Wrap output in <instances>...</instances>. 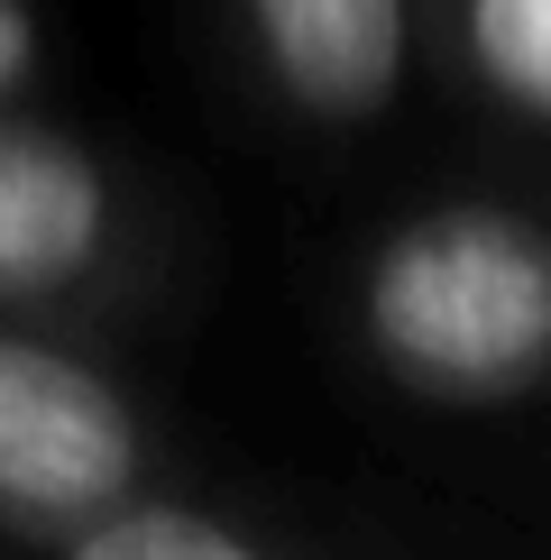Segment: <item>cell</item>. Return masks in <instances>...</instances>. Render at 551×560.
Segmentation results:
<instances>
[{"mask_svg": "<svg viewBox=\"0 0 551 560\" xmlns=\"http://www.w3.org/2000/svg\"><path fill=\"white\" fill-rule=\"evenodd\" d=\"M65 560H276V551L248 542V533L221 524V515L129 497V505H102V515L74 533V551H65Z\"/></svg>", "mask_w": 551, "mask_h": 560, "instance_id": "cell-6", "label": "cell"}, {"mask_svg": "<svg viewBox=\"0 0 551 560\" xmlns=\"http://www.w3.org/2000/svg\"><path fill=\"white\" fill-rule=\"evenodd\" d=\"M37 56V28H28V0H0V92H10L19 74H28Z\"/></svg>", "mask_w": 551, "mask_h": 560, "instance_id": "cell-7", "label": "cell"}, {"mask_svg": "<svg viewBox=\"0 0 551 560\" xmlns=\"http://www.w3.org/2000/svg\"><path fill=\"white\" fill-rule=\"evenodd\" d=\"M423 65L496 138L551 148V0H423Z\"/></svg>", "mask_w": 551, "mask_h": 560, "instance_id": "cell-5", "label": "cell"}, {"mask_svg": "<svg viewBox=\"0 0 551 560\" xmlns=\"http://www.w3.org/2000/svg\"><path fill=\"white\" fill-rule=\"evenodd\" d=\"M350 331L432 413H515L551 395V212L534 194H432L350 267Z\"/></svg>", "mask_w": 551, "mask_h": 560, "instance_id": "cell-1", "label": "cell"}, {"mask_svg": "<svg viewBox=\"0 0 551 560\" xmlns=\"http://www.w3.org/2000/svg\"><path fill=\"white\" fill-rule=\"evenodd\" d=\"M239 28L304 129H377L423 74V0H239Z\"/></svg>", "mask_w": 551, "mask_h": 560, "instance_id": "cell-3", "label": "cell"}, {"mask_svg": "<svg viewBox=\"0 0 551 560\" xmlns=\"http://www.w3.org/2000/svg\"><path fill=\"white\" fill-rule=\"evenodd\" d=\"M138 469L148 441L120 386L46 340L0 331V505L92 524L102 505H129Z\"/></svg>", "mask_w": 551, "mask_h": 560, "instance_id": "cell-2", "label": "cell"}, {"mask_svg": "<svg viewBox=\"0 0 551 560\" xmlns=\"http://www.w3.org/2000/svg\"><path fill=\"white\" fill-rule=\"evenodd\" d=\"M534 202H542V212H551V148H542V184H534Z\"/></svg>", "mask_w": 551, "mask_h": 560, "instance_id": "cell-8", "label": "cell"}, {"mask_svg": "<svg viewBox=\"0 0 551 560\" xmlns=\"http://www.w3.org/2000/svg\"><path fill=\"white\" fill-rule=\"evenodd\" d=\"M110 230L120 202L74 138L0 120V294L74 285L83 267L110 258Z\"/></svg>", "mask_w": 551, "mask_h": 560, "instance_id": "cell-4", "label": "cell"}]
</instances>
